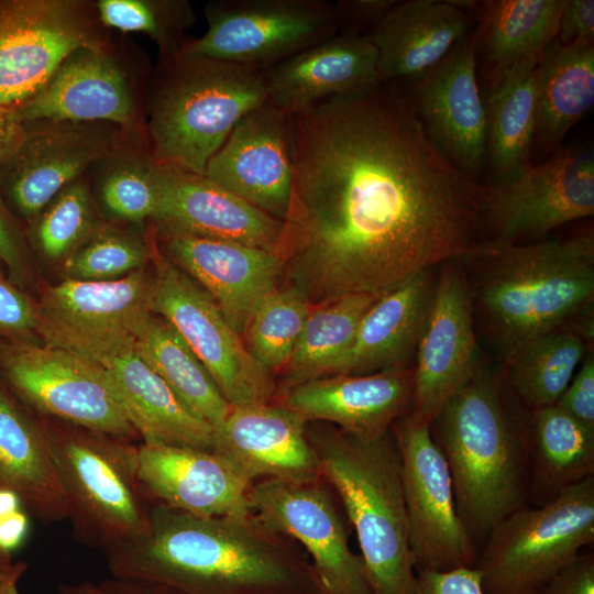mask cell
<instances>
[{"instance_id":"db71d44e","label":"cell","mask_w":594,"mask_h":594,"mask_svg":"<svg viewBox=\"0 0 594 594\" xmlns=\"http://www.w3.org/2000/svg\"><path fill=\"white\" fill-rule=\"evenodd\" d=\"M30 515L20 507L13 512L0 515V549L10 553L22 546L29 528Z\"/></svg>"},{"instance_id":"9c48e42d","label":"cell","mask_w":594,"mask_h":594,"mask_svg":"<svg viewBox=\"0 0 594 594\" xmlns=\"http://www.w3.org/2000/svg\"><path fill=\"white\" fill-rule=\"evenodd\" d=\"M0 381L29 409L119 439H140L105 372L48 343L0 341Z\"/></svg>"},{"instance_id":"ee69618b","label":"cell","mask_w":594,"mask_h":594,"mask_svg":"<svg viewBox=\"0 0 594 594\" xmlns=\"http://www.w3.org/2000/svg\"><path fill=\"white\" fill-rule=\"evenodd\" d=\"M38 323L37 302L10 279L0 277V341L41 343Z\"/></svg>"},{"instance_id":"f546056e","label":"cell","mask_w":594,"mask_h":594,"mask_svg":"<svg viewBox=\"0 0 594 594\" xmlns=\"http://www.w3.org/2000/svg\"><path fill=\"white\" fill-rule=\"evenodd\" d=\"M0 490L15 494L30 517L45 525L67 519L44 418L1 381Z\"/></svg>"},{"instance_id":"836d02e7","label":"cell","mask_w":594,"mask_h":594,"mask_svg":"<svg viewBox=\"0 0 594 594\" xmlns=\"http://www.w3.org/2000/svg\"><path fill=\"white\" fill-rule=\"evenodd\" d=\"M529 496L538 505L594 476V429L556 404L528 415Z\"/></svg>"},{"instance_id":"5b68a950","label":"cell","mask_w":594,"mask_h":594,"mask_svg":"<svg viewBox=\"0 0 594 594\" xmlns=\"http://www.w3.org/2000/svg\"><path fill=\"white\" fill-rule=\"evenodd\" d=\"M160 59L145 120L148 154L202 174L237 123L267 101V70L178 53Z\"/></svg>"},{"instance_id":"9f6ffc18","label":"cell","mask_w":594,"mask_h":594,"mask_svg":"<svg viewBox=\"0 0 594 594\" xmlns=\"http://www.w3.org/2000/svg\"><path fill=\"white\" fill-rule=\"evenodd\" d=\"M21 564L20 562H13L11 554L0 549V585L8 579Z\"/></svg>"},{"instance_id":"74e56055","label":"cell","mask_w":594,"mask_h":594,"mask_svg":"<svg viewBox=\"0 0 594 594\" xmlns=\"http://www.w3.org/2000/svg\"><path fill=\"white\" fill-rule=\"evenodd\" d=\"M380 296L353 294L314 307L283 369L285 387L328 376L351 346L363 316Z\"/></svg>"},{"instance_id":"52a82bcc","label":"cell","mask_w":594,"mask_h":594,"mask_svg":"<svg viewBox=\"0 0 594 594\" xmlns=\"http://www.w3.org/2000/svg\"><path fill=\"white\" fill-rule=\"evenodd\" d=\"M44 421L74 538L106 551L146 535L153 503L139 480L138 444L58 419Z\"/></svg>"},{"instance_id":"8d00e7d4","label":"cell","mask_w":594,"mask_h":594,"mask_svg":"<svg viewBox=\"0 0 594 594\" xmlns=\"http://www.w3.org/2000/svg\"><path fill=\"white\" fill-rule=\"evenodd\" d=\"M586 352L585 340L563 327L521 346L505 364L506 383L530 410L554 405Z\"/></svg>"},{"instance_id":"f5cc1de1","label":"cell","mask_w":594,"mask_h":594,"mask_svg":"<svg viewBox=\"0 0 594 594\" xmlns=\"http://www.w3.org/2000/svg\"><path fill=\"white\" fill-rule=\"evenodd\" d=\"M26 136V125L13 107L0 106V166L19 150Z\"/></svg>"},{"instance_id":"c3c4849f","label":"cell","mask_w":594,"mask_h":594,"mask_svg":"<svg viewBox=\"0 0 594 594\" xmlns=\"http://www.w3.org/2000/svg\"><path fill=\"white\" fill-rule=\"evenodd\" d=\"M410 594H484L481 574L476 568L450 571H416Z\"/></svg>"},{"instance_id":"7dc6e473","label":"cell","mask_w":594,"mask_h":594,"mask_svg":"<svg viewBox=\"0 0 594 594\" xmlns=\"http://www.w3.org/2000/svg\"><path fill=\"white\" fill-rule=\"evenodd\" d=\"M581 369L573 376L556 405L573 418L594 429V356H584Z\"/></svg>"},{"instance_id":"3957f363","label":"cell","mask_w":594,"mask_h":594,"mask_svg":"<svg viewBox=\"0 0 594 594\" xmlns=\"http://www.w3.org/2000/svg\"><path fill=\"white\" fill-rule=\"evenodd\" d=\"M504 384L481 365L430 422L458 514L473 540L486 539L502 519L528 505L529 411L521 414L522 405Z\"/></svg>"},{"instance_id":"b9f144b4","label":"cell","mask_w":594,"mask_h":594,"mask_svg":"<svg viewBox=\"0 0 594 594\" xmlns=\"http://www.w3.org/2000/svg\"><path fill=\"white\" fill-rule=\"evenodd\" d=\"M152 239L132 228L101 227L62 264L66 280H112L146 268Z\"/></svg>"},{"instance_id":"5bb4252c","label":"cell","mask_w":594,"mask_h":594,"mask_svg":"<svg viewBox=\"0 0 594 594\" xmlns=\"http://www.w3.org/2000/svg\"><path fill=\"white\" fill-rule=\"evenodd\" d=\"M25 125L22 145L0 166V195L13 216L28 224L94 165L146 143L144 134L105 122L38 121Z\"/></svg>"},{"instance_id":"e0dca14e","label":"cell","mask_w":594,"mask_h":594,"mask_svg":"<svg viewBox=\"0 0 594 594\" xmlns=\"http://www.w3.org/2000/svg\"><path fill=\"white\" fill-rule=\"evenodd\" d=\"M250 516L264 531L299 541L311 556L326 594H372L330 495L316 482L264 479L249 491Z\"/></svg>"},{"instance_id":"ac0fdd59","label":"cell","mask_w":594,"mask_h":594,"mask_svg":"<svg viewBox=\"0 0 594 594\" xmlns=\"http://www.w3.org/2000/svg\"><path fill=\"white\" fill-rule=\"evenodd\" d=\"M477 41L475 28L438 65L404 89L398 87L435 146L475 180L487 147L486 108L476 78Z\"/></svg>"},{"instance_id":"6f0895ef","label":"cell","mask_w":594,"mask_h":594,"mask_svg":"<svg viewBox=\"0 0 594 594\" xmlns=\"http://www.w3.org/2000/svg\"><path fill=\"white\" fill-rule=\"evenodd\" d=\"M1 270H2V266H1V263H0V277H3V272Z\"/></svg>"},{"instance_id":"ab89813d","label":"cell","mask_w":594,"mask_h":594,"mask_svg":"<svg viewBox=\"0 0 594 594\" xmlns=\"http://www.w3.org/2000/svg\"><path fill=\"white\" fill-rule=\"evenodd\" d=\"M102 223L82 176L59 191L29 224V242L46 261L63 264Z\"/></svg>"},{"instance_id":"bcb514c9","label":"cell","mask_w":594,"mask_h":594,"mask_svg":"<svg viewBox=\"0 0 594 594\" xmlns=\"http://www.w3.org/2000/svg\"><path fill=\"white\" fill-rule=\"evenodd\" d=\"M397 0H339L334 2L338 33L367 35Z\"/></svg>"},{"instance_id":"8992f818","label":"cell","mask_w":594,"mask_h":594,"mask_svg":"<svg viewBox=\"0 0 594 594\" xmlns=\"http://www.w3.org/2000/svg\"><path fill=\"white\" fill-rule=\"evenodd\" d=\"M310 442L320 474L337 491L356 532L372 594H410L416 566L395 438L386 432L365 440L333 431Z\"/></svg>"},{"instance_id":"d4e9b609","label":"cell","mask_w":594,"mask_h":594,"mask_svg":"<svg viewBox=\"0 0 594 594\" xmlns=\"http://www.w3.org/2000/svg\"><path fill=\"white\" fill-rule=\"evenodd\" d=\"M306 422L284 405L235 406L213 429L212 451L251 482L258 477L316 482L320 466Z\"/></svg>"},{"instance_id":"83f0119b","label":"cell","mask_w":594,"mask_h":594,"mask_svg":"<svg viewBox=\"0 0 594 594\" xmlns=\"http://www.w3.org/2000/svg\"><path fill=\"white\" fill-rule=\"evenodd\" d=\"M472 21L455 1H397L367 34L377 50L381 85L420 78L471 32Z\"/></svg>"},{"instance_id":"277c9868","label":"cell","mask_w":594,"mask_h":594,"mask_svg":"<svg viewBox=\"0 0 594 594\" xmlns=\"http://www.w3.org/2000/svg\"><path fill=\"white\" fill-rule=\"evenodd\" d=\"M114 578L179 594L278 586L289 570L251 517H202L153 503L151 528L103 551Z\"/></svg>"},{"instance_id":"ffe728a7","label":"cell","mask_w":594,"mask_h":594,"mask_svg":"<svg viewBox=\"0 0 594 594\" xmlns=\"http://www.w3.org/2000/svg\"><path fill=\"white\" fill-rule=\"evenodd\" d=\"M13 108L24 123L105 122L145 135L128 73L105 42L70 53L42 88Z\"/></svg>"},{"instance_id":"60d3db41","label":"cell","mask_w":594,"mask_h":594,"mask_svg":"<svg viewBox=\"0 0 594 594\" xmlns=\"http://www.w3.org/2000/svg\"><path fill=\"white\" fill-rule=\"evenodd\" d=\"M296 289L278 286L256 307L242 339L251 356L268 373L283 370L312 310Z\"/></svg>"},{"instance_id":"4fadbf2b","label":"cell","mask_w":594,"mask_h":594,"mask_svg":"<svg viewBox=\"0 0 594 594\" xmlns=\"http://www.w3.org/2000/svg\"><path fill=\"white\" fill-rule=\"evenodd\" d=\"M594 213L592 150L560 147L543 163L484 185L481 242L526 243Z\"/></svg>"},{"instance_id":"ba28073f","label":"cell","mask_w":594,"mask_h":594,"mask_svg":"<svg viewBox=\"0 0 594 594\" xmlns=\"http://www.w3.org/2000/svg\"><path fill=\"white\" fill-rule=\"evenodd\" d=\"M475 568L484 594H536L594 541V476L524 506L487 535Z\"/></svg>"},{"instance_id":"7402d4cb","label":"cell","mask_w":594,"mask_h":594,"mask_svg":"<svg viewBox=\"0 0 594 594\" xmlns=\"http://www.w3.org/2000/svg\"><path fill=\"white\" fill-rule=\"evenodd\" d=\"M155 163V162H154ZM157 232L230 241L276 252L283 222L198 174L156 164Z\"/></svg>"},{"instance_id":"d6986e66","label":"cell","mask_w":594,"mask_h":594,"mask_svg":"<svg viewBox=\"0 0 594 594\" xmlns=\"http://www.w3.org/2000/svg\"><path fill=\"white\" fill-rule=\"evenodd\" d=\"M481 367L469 284L458 260L440 265L430 312L413 366L409 416L430 424Z\"/></svg>"},{"instance_id":"484cf974","label":"cell","mask_w":594,"mask_h":594,"mask_svg":"<svg viewBox=\"0 0 594 594\" xmlns=\"http://www.w3.org/2000/svg\"><path fill=\"white\" fill-rule=\"evenodd\" d=\"M413 367L366 375H330L286 388L282 405L308 420H326L340 431L371 440L409 414Z\"/></svg>"},{"instance_id":"7c38bea8","label":"cell","mask_w":594,"mask_h":594,"mask_svg":"<svg viewBox=\"0 0 594 594\" xmlns=\"http://www.w3.org/2000/svg\"><path fill=\"white\" fill-rule=\"evenodd\" d=\"M38 336L42 342L75 351L102 369L143 443L212 450L213 428L147 364L132 336L78 331L42 319Z\"/></svg>"},{"instance_id":"4dcf8cb0","label":"cell","mask_w":594,"mask_h":594,"mask_svg":"<svg viewBox=\"0 0 594 594\" xmlns=\"http://www.w3.org/2000/svg\"><path fill=\"white\" fill-rule=\"evenodd\" d=\"M153 274L145 268L112 280H66L43 289L40 318L85 332L134 337L152 314Z\"/></svg>"},{"instance_id":"e575fe53","label":"cell","mask_w":594,"mask_h":594,"mask_svg":"<svg viewBox=\"0 0 594 594\" xmlns=\"http://www.w3.org/2000/svg\"><path fill=\"white\" fill-rule=\"evenodd\" d=\"M539 59H521L488 84L486 160L493 183L531 164L537 118L534 70Z\"/></svg>"},{"instance_id":"7bdbcfd3","label":"cell","mask_w":594,"mask_h":594,"mask_svg":"<svg viewBox=\"0 0 594 594\" xmlns=\"http://www.w3.org/2000/svg\"><path fill=\"white\" fill-rule=\"evenodd\" d=\"M95 7L102 26L147 35L157 44L160 58L179 52L185 31L195 22L187 0H98Z\"/></svg>"},{"instance_id":"f35d334b","label":"cell","mask_w":594,"mask_h":594,"mask_svg":"<svg viewBox=\"0 0 594 594\" xmlns=\"http://www.w3.org/2000/svg\"><path fill=\"white\" fill-rule=\"evenodd\" d=\"M97 165L98 196L107 215L133 226L152 221L158 205V186L156 165L146 143L132 145Z\"/></svg>"},{"instance_id":"44dd1931","label":"cell","mask_w":594,"mask_h":594,"mask_svg":"<svg viewBox=\"0 0 594 594\" xmlns=\"http://www.w3.org/2000/svg\"><path fill=\"white\" fill-rule=\"evenodd\" d=\"M290 145L292 116L265 102L237 123L202 174L283 221L293 186Z\"/></svg>"},{"instance_id":"6da1fadb","label":"cell","mask_w":594,"mask_h":594,"mask_svg":"<svg viewBox=\"0 0 594 594\" xmlns=\"http://www.w3.org/2000/svg\"><path fill=\"white\" fill-rule=\"evenodd\" d=\"M293 186L276 253L312 307L383 295L468 253L484 185L452 165L393 85L292 116Z\"/></svg>"},{"instance_id":"816d5d0a","label":"cell","mask_w":594,"mask_h":594,"mask_svg":"<svg viewBox=\"0 0 594 594\" xmlns=\"http://www.w3.org/2000/svg\"><path fill=\"white\" fill-rule=\"evenodd\" d=\"M57 594H179L161 585L138 580L114 578L99 583H59Z\"/></svg>"},{"instance_id":"4316f807","label":"cell","mask_w":594,"mask_h":594,"mask_svg":"<svg viewBox=\"0 0 594 594\" xmlns=\"http://www.w3.org/2000/svg\"><path fill=\"white\" fill-rule=\"evenodd\" d=\"M267 74L266 102L289 116L381 85L377 50L367 35L336 34L272 67Z\"/></svg>"},{"instance_id":"8fae6325","label":"cell","mask_w":594,"mask_h":594,"mask_svg":"<svg viewBox=\"0 0 594 594\" xmlns=\"http://www.w3.org/2000/svg\"><path fill=\"white\" fill-rule=\"evenodd\" d=\"M150 309L165 319L211 374L231 407L268 402L273 375L248 352L212 297L175 265L152 238Z\"/></svg>"},{"instance_id":"9a60e30c","label":"cell","mask_w":594,"mask_h":594,"mask_svg":"<svg viewBox=\"0 0 594 594\" xmlns=\"http://www.w3.org/2000/svg\"><path fill=\"white\" fill-rule=\"evenodd\" d=\"M395 440L416 571L475 568L479 551L458 514L450 470L430 424L407 414L398 419Z\"/></svg>"},{"instance_id":"7a4b0ae2","label":"cell","mask_w":594,"mask_h":594,"mask_svg":"<svg viewBox=\"0 0 594 594\" xmlns=\"http://www.w3.org/2000/svg\"><path fill=\"white\" fill-rule=\"evenodd\" d=\"M473 315L506 363L529 341L563 328L594 298V235L532 243L480 242L458 260Z\"/></svg>"},{"instance_id":"30bf717a","label":"cell","mask_w":594,"mask_h":594,"mask_svg":"<svg viewBox=\"0 0 594 594\" xmlns=\"http://www.w3.org/2000/svg\"><path fill=\"white\" fill-rule=\"evenodd\" d=\"M206 32L178 54L268 70L338 33L334 3L326 0H215Z\"/></svg>"},{"instance_id":"11a10c76","label":"cell","mask_w":594,"mask_h":594,"mask_svg":"<svg viewBox=\"0 0 594 594\" xmlns=\"http://www.w3.org/2000/svg\"><path fill=\"white\" fill-rule=\"evenodd\" d=\"M26 569L28 564L25 562H21L19 568L1 583L0 594H20L18 590V582Z\"/></svg>"},{"instance_id":"f1b7e54d","label":"cell","mask_w":594,"mask_h":594,"mask_svg":"<svg viewBox=\"0 0 594 594\" xmlns=\"http://www.w3.org/2000/svg\"><path fill=\"white\" fill-rule=\"evenodd\" d=\"M436 268L420 271L381 295L363 316L351 346L328 376L409 367L433 301Z\"/></svg>"},{"instance_id":"1f68e13d","label":"cell","mask_w":594,"mask_h":594,"mask_svg":"<svg viewBox=\"0 0 594 594\" xmlns=\"http://www.w3.org/2000/svg\"><path fill=\"white\" fill-rule=\"evenodd\" d=\"M535 142L557 151L566 133L594 103V43L562 45L553 40L534 70Z\"/></svg>"},{"instance_id":"603a6c76","label":"cell","mask_w":594,"mask_h":594,"mask_svg":"<svg viewBox=\"0 0 594 594\" xmlns=\"http://www.w3.org/2000/svg\"><path fill=\"white\" fill-rule=\"evenodd\" d=\"M153 234L165 256L212 297L241 337L258 304L279 286L276 252L188 234Z\"/></svg>"},{"instance_id":"681fc988","label":"cell","mask_w":594,"mask_h":594,"mask_svg":"<svg viewBox=\"0 0 594 594\" xmlns=\"http://www.w3.org/2000/svg\"><path fill=\"white\" fill-rule=\"evenodd\" d=\"M536 594H594V556L580 553Z\"/></svg>"},{"instance_id":"d590c367","label":"cell","mask_w":594,"mask_h":594,"mask_svg":"<svg viewBox=\"0 0 594 594\" xmlns=\"http://www.w3.org/2000/svg\"><path fill=\"white\" fill-rule=\"evenodd\" d=\"M133 338L142 358L196 416L213 429L224 421L232 407L204 363L165 319L152 312Z\"/></svg>"},{"instance_id":"f907efd6","label":"cell","mask_w":594,"mask_h":594,"mask_svg":"<svg viewBox=\"0 0 594 594\" xmlns=\"http://www.w3.org/2000/svg\"><path fill=\"white\" fill-rule=\"evenodd\" d=\"M554 40L562 45L574 42L594 43V1L564 0Z\"/></svg>"},{"instance_id":"2e32d148","label":"cell","mask_w":594,"mask_h":594,"mask_svg":"<svg viewBox=\"0 0 594 594\" xmlns=\"http://www.w3.org/2000/svg\"><path fill=\"white\" fill-rule=\"evenodd\" d=\"M95 2L0 0V106L15 107L79 47L103 42Z\"/></svg>"},{"instance_id":"d6a6232c","label":"cell","mask_w":594,"mask_h":594,"mask_svg":"<svg viewBox=\"0 0 594 594\" xmlns=\"http://www.w3.org/2000/svg\"><path fill=\"white\" fill-rule=\"evenodd\" d=\"M455 3L476 14L477 50H482L491 84L515 63L541 57L557 36L564 0H455Z\"/></svg>"},{"instance_id":"f6af8a7d","label":"cell","mask_w":594,"mask_h":594,"mask_svg":"<svg viewBox=\"0 0 594 594\" xmlns=\"http://www.w3.org/2000/svg\"><path fill=\"white\" fill-rule=\"evenodd\" d=\"M0 263L10 280L24 289L31 282V260L28 240L16 218L0 195Z\"/></svg>"},{"instance_id":"cb8c5ba5","label":"cell","mask_w":594,"mask_h":594,"mask_svg":"<svg viewBox=\"0 0 594 594\" xmlns=\"http://www.w3.org/2000/svg\"><path fill=\"white\" fill-rule=\"evenodd\" d=\"M136 465L152 503L195 516L251 517L253 483L212 450L142 442Z\"/></svg>"}]
</instances>
